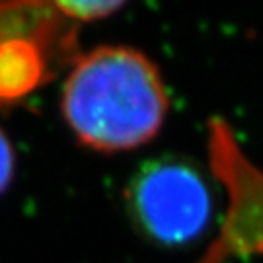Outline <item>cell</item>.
<instances>
[{
  "instance_id": "1",
  "label": "cell",
  "mask_w": 263,
  "mask_h": 263,
  "mask_svg": "<svg viewBox=\"0 0 263 263\" xmlns=\"http://www.w3.org/2000/svg\"><path fill=\"white\" fill-rule=\"evenodd\" d=\"M170 102L158 68L131 47H98L76 61L63 88V113L78 141L100 152L154 139Z\"/></svg>"
},
{
  "instance_id": "2",
  "label": "cell",
  "mask_w": 263,
  "mask_h": 263,
  "mask_svg": "<svg viewBox=\"0 0 263 263\" xmlns=\"http://www.w3.org/2000/svg\"><path fill=\"white\" fill-rule=\"evenodd\" d=\"M127 205L142 234L162 246L193 242L211 218V191L197 168L179 158L151 160L127 187Z\"/></svg>"
},
{
  "instance_id": "4",
  "label": "cell",
  "mask_w": 263,
  "mask_h": 263,
  "mask_svg": "<svg viewBox=\"0 0 263 263\" xmlns=\"http://www.w3.org/2000/svg\"><path fill=\"white\" fill-rule=\"evenodd\" d=\"M121 6V2H57V8L66 20L80 24L107 18Z\"/></svg>"
},
{
  "instance_id": "3",
  "label": "cell",
  "mask_w": 263,
  "mask_h": 263,
  "mask_svg": "<svg viewBox=\"0 0 263 263\" xmlns=\"http://www.w3.org/2000/svg\"><path fill=\"white\" fill-rule=\"evenodd\" d=\"M37 39L0 41V100H16L33 90L43 76V55Z\"/></svg>"
},
{
  "instance_id": "5",
  "label": "cell",
  "mask_w": 263,
  "mask_h": 263,
  "mask_svg": "<svg viewBox=\"0 0 263 263\" xmlns=\"http://www.w3.org/2000/svg\"><path fill=\"white\" fill-rule=\"evenodd\" d=\"M14 148L8 137L0 129V193L8 187L10 179L14 176Z\"/></svg>"
}]
</instances>
